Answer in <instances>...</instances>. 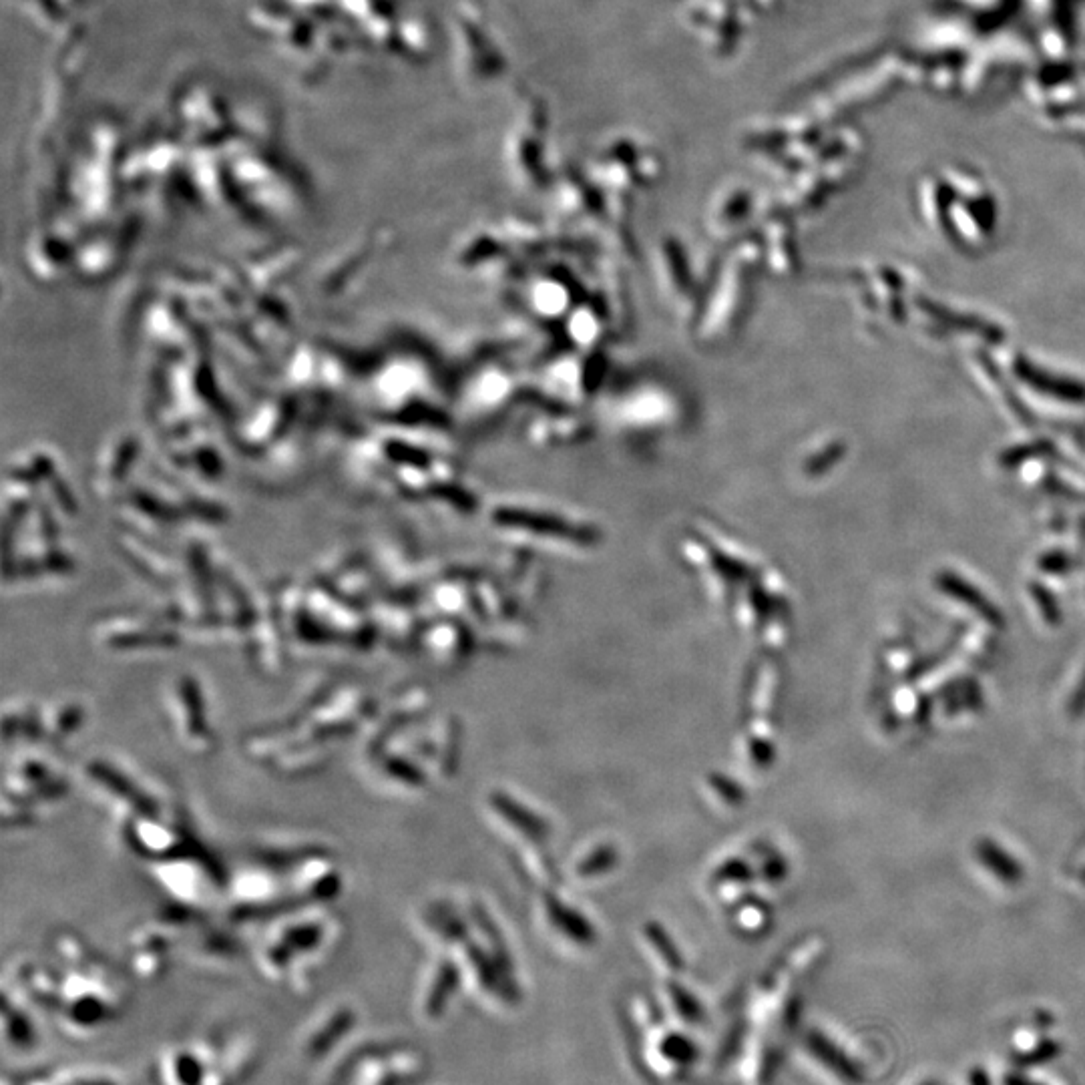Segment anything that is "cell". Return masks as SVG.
Returning a JSON list of instances; mask_svg holds the SVG:
<instances>
[{
  "mask_svg": "<svg viewBox=\"0 0 1085 1085\" xmlns=\"http://www.w3.org/2000/svg\"><path fill=\"white\" fill-rule=\"evenodd\" d=\"M422 1057L410 1047H376L352 1057L340 1085H404L418 1075Z\"/></svg>",
  "mask_w": 1085,
  "mask_h": 1085,
  "instance_id": "6da1fadb",
  "label": "cell"
},
{
  "mask_svg": "<svg viewBox=\"0 0 1085 1085\" xmlns=\"http://www.w3.org/2000/svg\"><path fill=\"white\" fill-rule=\"evenodd\" d=\"M57 1009L63 1031L73 1037L95 1035L101 1027L113 1021L117 1013L115 1001L103 991L91 987L87 979L83 983H71L65 997L59 999Z\"/></svg>",
  "mask_w": 1085,
  "mask_h": 1085,
  "instance_id": "7a4b0ae2",
  "label": "cell"
},
{
  "mask_svg": "<svg viewBox=\"0 0 1085 1085\" xmlns=\"http://www.w3.org/2000/svg\"><path fill=\"white\" fill-rule=\"evenodd\" d=\"M215 1055V1047L177 1045L167 1049L159 1061V1085H205Z\"/></svg>",
  "mask_w": 1085,
  "mask_h": 1085,
  "instance_id": "3957f363",
  "label": "cell"
},
{
  "mask_svg": "<svg viewBox=\"0 0 1085 1085\" xmlns=\"http://www.w3.org/2000/svg\"><path fill=\"white\" fill-rule=\"evenodd\" d=\"M356 1019V1011L348 1005H338L328 1011V1015L306 1033L302 1043L304 1057L312 1063L326 1059L354 1031Z\"/></svg>",
  "mask_w": 1085,
  "mask_h": 1085,
  "instance_id": "277c9868",
  "label": "cell"
},
{
  "mask_svg": "<svg viewBox=\"0 0 1085 1085\" xmlns=\"http://www.w3.org/2000/svg\"><path fill=\"white\" fill-rule=\"evenodd\" d=\"M975 854L979 858V862H983L987 866V871L993 873L999 881L1007 883V885H1015L1023 879V868L1021 864L1009 856L999 844H995L993 840L989 838H983L975 844Z\"/></svg>",
  "mask_w": 1085,
  "mask_h": 1085,
  "instance_id": "5b68a950",
  "label": "cell"
},
{
  "mask_svg": "<svg viewBox=\"0 0 1085 1085\" xmlns=\"http://www.w3.org/2000/svg\"><path fill=\"white\" fill-rule=\"evenodd\" d=\"M3 1025H5V1041L15 1049H31L37 1041V1031L33 1025V1019L29 1013H25L17 1001L9 995H5V1009H3Z\"/></svg>",
  "mask_w": 1085,
  "mask_h": 1085,
  "instance_id": "8992f818",
  "label": "cell"
},
{
  "mask_svg": "<svg viewBox=\"0 0 1085 1085\" xmlns=\"http://www.w3.org/2000/svg\"><path fill=\"white\" fill-rule=\"evenodd\" d=\"M939 583H941V587H943V589H945L947 593H951V595H953V597H957L959 601H963V603L971 605V607H973V609H975L977 613H981L983 617H987V619H989L991 623H997V621H1001V615H999V611H995V607H993V605H991V603H989V601H987V599H985L983 595H979V593H977V591H975L973 587H969L967 583L959 581V577H955V575H947V573H945V575L941 577V581H939Z\"/></svg>",
  "mask_w": 1085,
  "mask_h": 1085,
  "instance_id": "52a82bcc",
  "label": "cell"
},
{
  "mask_svg": "<svg viewBox=\"0 0 1085 1085\" xmlns=\"http://www.w3.org/2000/svg\"><path fill=\"white\" fill-rule=\"evenodd\" d=\"M1083 712H1085V674H1083V678H1081V682H1079V686H1077V690H1075V694H1073V698L1069 702V714L1071 716H1081Z\"/></svg>",
  "mask_w": 1085,
  "mask_h": 1085,
  "instance_id": "ba28073f",
  "label": "cell"
}]
</instances>
